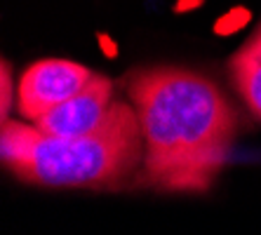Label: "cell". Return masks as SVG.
Masks as SVG:
<instances>
[{"mask_svg":"<svg viewBox=\"0 0 261 235\" xmlns=\"http://www.w3.org/2000/svg\"><path fill=\"white\" fill-rule=\"evenodd\" d=\"M125 92L139 115L144 160L137 186L205 193L226 165L238 115L210 78L189 68H137Z\"/></svg>","mask_w":261,"mask_h":235,"instance_id":"1","label":"cell"},{"mask_svg":"<svg viewBox=\"0 0 261 235\" xmlns=\"http://www.w3.org/2000/svg\"><path fill=\"white\" fill-rule=\"evenodd\" d=\"M113 83L94 73V78L71 99L55 106L33 125L52 137H80L94 132L113 106Z\"/></svg>","mask_w":261,"mask_h":235,"instance_id":"4","label":"cell"},{"mask_svg":"<svg viewBox=\"0 0 261 235\" xmlns=\"http://www.w3.org/2000/svg\"><path fill=\"white\" fill-rule=\"evenodd\" d=\"M228 71H231V80L236 90L240 92V97L245 99L249 111L261 120V57L243 47L233 55Z\"/></svg>","mask_w":261,"mask_h":235,"instance_id":"5","label":"cell"},{"mask_svg":"<svg viewBox=\"0 0 261 235\" xmlns=\"http://www.w3.org/2000/svg\"><path fill=\"white\" fill-rule=\"evenodd\" d=\"M3 165L17 179L47 188H120L144 160V134L132 101L116 99L94 132L52 137L36 125L5 120Z\"/></svg>","mask_w":261,"mask_h":235,"instance_id":"2","label":"cell"},{"mask_svg":"<svg viewBox=\"0 0 261 235\" xmlns=\"http://www.w3.org/2000/svg\"><path fill=\"white\" fill-rule=\"evenodd\" d=\"M10 87H12V78H10V64H7V61H3V122L10 120V103H12Z\"/></svg>","mask_w":261,"mask_h":235,"instance_id":"6","label":"cell"},{"mask_svg":"<svg viewBox=\"0 0 261 235\" xmlns=\"http://www.w3.org/2000/svg\"><path fill=\"white\" fill-rule=\"evenodd\" d=\"M245 49H249L252 55H256V57H261V24L256 26V31H254V36L247 40V45H245Z\"/></svg>","mask_w":261,"mask_h":235,"instance_id":"7","label":"cell"},{"mask_svg":"<svg viewBox=\"0 0 261 235\" xmlns=\"http://www.w3.org/2000/svg\"><path fill=\"white\" fill-rule=\"evenodd\" d=\"M94 73L71 59H40L29 66L19 80L17 109L19 115L36 122L47 111L78 94Z\"/></svg>","mask_w":261,"mask_h":235,"instance_id":"3","label":"cell"}]
</instances>
